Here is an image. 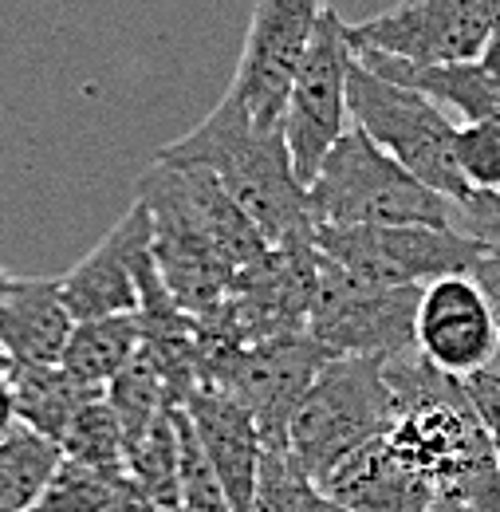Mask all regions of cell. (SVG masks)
<instances>
[{
	"mask_svg": "<svg viewBox=\"0 0 500 512\" xmlns=\"http://www.w3.org/2000/svg\"><path fill=\"white\" fill-rule=\"evenodd\" d=\"M398 418L386 442L430 477L441 501L500 512V461L465 379L426 363L418 351L386 359Z\"/></svg>",
	"mask_w": 500,
	"mask_h": 512,
	"instance_id": "cell-1",
	"label": "cell"
},
{
	"mask_svg": "<svg viewBox=\"0 0 500 512\" xmlns=\"http://www.w3.org/2000/svg\"><path fill=\"white\" fill-rule=\"evenodd\" d=\"M158 162L209 170L268 245L312 241L308 193L292 170L284 134L280 127H256L233 91H225V99L201 119V127L162 146Z\"/></svg>",
	"mask_w": 500,
	"mask_h": 512,
	"instance_id": "cell-2",
	"label": "cell"
},
{
	"mask_svg": "<svg viewBox=\"0 0 500 512\" xmlns=\"http://www.w3.org/2000/svg\"><path fill=\"white\" fill-rule=\"evenodd\" d=\"M308 193V217L315 225L351 229V225H453L457 209L402 162H394L378 142L351 127L323 154Z\"/></svg>",
	"mask_w": 500,
	"mask_h": 512,
	"instance_id": "cell-3",
	"label": "cell"
},
{
	"mask_svg": "<svg viewBox=\"0 0 500 512\" xmlns=\"http://www.w3.org/2000/svg\"><path fill=\"white\" fill-rule=\"evenodd\" d=\"M394 418L398 398L386 359H327L292 414L288 449L319 485L343 457L382 438Z\"/></svg>",
	"mask_w": 500,
	"mask_h": 512,
	"instance_id": "cell-4",
	"label": "cell"
},
{
	"mask_svg": "<svg viewBox=\"0 0 500 512\" xmlns=\"http://www.w3.org/2000/svg\"><path fill=\"white\" fill-rule=\"evenodd\" d=\"M331 355L308 331H284L256 343H197L201 386L237 398L252 414L264 446H288L292 414Z\"/></svg>",
	"mask_w": 500,
	"mask_h": 512,
	"instance_id": "cell-5",
	"label": "cell"
},
{
	"mask_svg": "<svg viewBox=\"0 0 500 512\" xmlns=\"http://www.w3.org/2000/svg\"><path fill=\"white\" fill-rule=\"evenodd\" d=\"M347 115L371 142H378L394 162H402L414 178H422L445 201L461 205L469 186L453 162V134L457 127L445 119L434 99L390 83L351 56L347 67Z\"/></svg>",
	"mask_w": 500,
	"mask_h": 512,
	"instance_id": "cell-6",
	"label": "cell"
},
{
	"mask_svg": "<svg viewBox=\"0 0 500 512\" xmlns=\"http://www.w3.org/2000/svg\"><path fill=\"white\" fill-rule=\"evenodd\" d=\"M138 201L150 209L154 264L174 304L193 320L221 308V300L233 288L237 264L225 256V249L213 241L209 225L201 221V213L193 209L186 178L174 166L154 158V166L138 182Z\"/></svg>",
	"mask_w": 500,
	"mask_h": 512,
	"instance_id": "cell-7",
	"label": "cell"
},
{
	"mask_svg": "<svg viewBox=\"0 0 500 512\" xmlns=\"http://www.w3.org/2000/svg\"><path fill=\"white\" fill-rule=\"evenodd\" d=\"M418 300L422 284L375 288L319 253L304 331L331 359H398L414 351Z\"/></svg>",
	"mask_w": 500,
	"mask_h": 512,
	"instance_id": "cell-8",
	"label": "cell"
},
{
	"mask_svg": "<svg viewBox=\"0 0 500 512\" xmlns=\"http://www.w3.org/2000/svg\"><path fill=\"white\" fill-rule=\"evenodd\" d=\"M315 249L347 276L375 288L430 284L449 272H469L485 249L453 225H315Z\"/></svg>",
	"mask_w": 500,
	"mask_h": 512,
	"instance_id": "cell-9",
	"label": "cell"
},
{
	"mask_svg": "<svg viewBox=\"0 0 500 512\" xmlns=\"http://www.w3.org/2000/svg\"><path fill=\"white\" fill-rule=\"evenodd\" d=\"M347 67H351V48H347V24L339 20L335 8H323L319 24L312 32V44L292 75L284 115H280V134L292 154L296 178L308 186L319 170L323 154L339 142V134L351 127L347 115Z\"/></svg>",
	"mask_w": 500,
	"mask_h": 512,
	"instance_id": "cell-10",
	"label": "cell"
},
{
	"mask_svg": "<svg viewBox=\"0 0 500 512\" xmlns=\"http://www.w3.org/2000/svg\"><path fill=\"white\" fill-rule=\"evenodd\" d=\"M493 36V0H398L347 24L351 52H382L410 64L481 60Z\"/></svg>",
	"mask_w": 500,
	"mask_h": 512,
	"instance_id": "cell-11",
	"label": "cell"
},
{
	"mask_svg": "<svg viewBox=\"0 0 500 512\" xmlns=\"http://www.w3.org/2000/svg\"><path fill=\"white\" fill-rule=\"evenodd\" d=\"M323 8L327 0H256L245 52L229 83L256 127H280L292 75L312 44Z\"/></svg>",
	"mask_w": 500,
	"mask_h": 512,
	"instance_id": "cell-12",
	"label": "cell"
},
{
	"mask_svg": "<svg viewBox=\"0 0 500 512\" xmlns=\"http://www.w3.org/2000/svg\"><path fill=\"white\" fill-rule=\"evenodd\" d=\"M500 347L497 316L489 296L469 272H449L422 284L414 316V351L453 379L489 371Z\"/></svg>",
	"mask_w": 500,
	"mask_h": 512,
	"instance_id": "cell-13",
	"label": "cell"
},
{
	"mask_svg": "<svg viewBox=\"0 0 500 512\" xmlns=\"http://www.w3.org/2000/svg\"><path fill=\"white\" fill-rule=\"evenodd\" d=\"M154 253V225L150 209L134 201L123 221L83 256L71 272L60 276V296L71 320H99L138 312V268Z\"/></svg>",
	"mask_w": 500,
	"mask_h": 512,
	"instance_id": "cell-14",
	"label": "cell"
},
{
	"mask_svg": "<svg viewBox=\"0 0 500 512\" xmlns=\"http://www.w3.org/2000/svg\"><path fill=\"white\" fill-rule=\"evenodd\" d=\"M315 489L347 512H430L438 501L430 477L390 446L386 434L343 457Z\"/></svg>",
	"mask_w": 500,
	"mask_h": 512,
	"instance_id": "cell-15",
	"label": "cell"
},
{
	"mask_svg": "<svg viewBox=\"0 0 500 512\" xmlns=\"http://www.w3.org/2000/svg\"><path fill=\"white\" fill-rule=\"evenodd\" d=\"M182 410H186L189 426H193L197 442H201L225 497H229V509L249 512L260 453H264V438H260L252 414L237 398H229L213 386H197L182 402Z\"/></svg>",
	"mask_w": 500,
	"mask_h": 512,
	"instance_id": "cell-16",
	"label": "cell"
},
{
	"mask_svg": "<svg viewBox=\"0 0 500 512\" xmlns=\"http://www.w3.org/2000/svg\"><path fill=\"white\" fill-rule=\"evenodd\" d=\"M71 312L60 296V276H16L0 308V347L8 367H52L63 359Z\"/></svg>",
	"mask_w": 500,
	"mask_h": 512,
	"instance_id": "cell-17",
	"label": "cell"
},
{
	"mask_svg": "<svg viewBox=\"0 0 500 512\" xmlns=\"http://www.w3.org/2000/svg\"><path fill=\"white\" fill-rule=\"evenodd\" d=\"M351 56L382 79L422 91L438 107H453L465 123H500V71H493L485 60L410 64V60L382 56V52H351Z\"/></svg>",
	"mask_w": 500,
	"mask_h": 512,
	"instance_id": "cell-18",
	"label": "cell"
},
{
	"mask_svg": "<svg viewBox=\"0 0 500 512\" xmlns=\"http://www.w3.org/2000/svg\"><path fill=\"white\" fill-rule=\"evenodd\" d=\"M138 347H142V320H138V312L79 320L71 327V335H67L60 367L67 375H75L79 383L107 390V383L138 355Z\"/></svg>",
	"mask_w": 500,
	"mask_h": 512,
	"instance_id": "cell-19",
	"label": "cell"
},
{
	"mask_svg": "<svg viewBox=\"0 0 500 512\" xmlns=\"http://www.w3.org/2000/svg\"><path fill=\"white\" fill-rule=\"evenodd\" d=\"M12 398H16V422L32 426L36 434L60 442L67 422L75 418V410L83 402H91L95 394H103L99 386L79 383L75 375H67L60 363L52 367H12Z\"/></svg>",
	"mask_w": 500,
	"mask_h": 512,
	"instance_id": "cell-20",
	"label": "cell"
},
{
	"mask_svg": "<svg viewBox=\"0 0 500 512\" xmlns=\"http://www.w3.org/2000/svg\"><path fill=\"white\" fill-rule=\"evenodd\" d=\"M63 465L60 442L16 422L0 438V512H24Z\"/></svg>",
	"mask_w": 500,
	"mask_h": 512,
	"instance_id": "cell-21",
	"label": "cell"
},
{
	"mask_svg": "<svg viewBox=\"0 0 500 512\" xmlns=\"http://www.w3.org/2000/svg\"><path fill=\"white\" fill-rule=\"evenodd\" d=\"M107 402H111V410H115V418L123 426L126 449L134 446L174 406L170 390H166V379H162L158 363L146 355V347H138V355L107 383Z\"/></svg>",
	"mask_w": 500,
	"mask_h": 512,
	"instance_id": "cell-22",
	"label": "cell"
},
{
	"mask_svg": "<svg viewBox=\"0 0 500 512\" xmlns=\"http://www.w3.org/2000/svg\"><path fill=\"white\" fill-rule=\"evenodd\" d=\"M126 473H130V481L150 497L154 509H182L174 406H170L134 446L126 449Z\"/></svg>",
	"mask_w": 500,
	"mask_h": 512,
	"instance_id": "cell-23",
	"label": "cell"
},
{
	"mask_svg": "<svg viewBox=\"0 0 500 512\" xmlns=\"http://www.w3.org/2000/svg\"><path fill=\"white\" fill-rule=\"evenodd\" d=\"M60 449L67 461H79V465H91V469L126 473L123 426H119V418H115V410L107 402V390L75 410V418L63 430Z\"/></svg>",
	"mask_w": 500,
	"mask_h": 512,
	"instance_id": "cell-24",
	"label": "cell"
},
{
	"mask_svg": "<svg viewBox=\"0 0 500 512\" xmlns=\"http://www.w3.org/2000/svg\"><path fill=\"white\" fill-rule=\"evenodd\" d=\"M126 477L130 473L91 469V465H79V461L63 457V465L48 481V489L36 497V505H28L24 512H99L123 489Z\"/></svg>",
	"mask_w": 500,
	"mask_h": 512,
	"instance_id": "cell-25",
	"label": "cell"
},
{
	"mask_svg": "<svg viewBox=\"0 0 500 512\" xmlns=\"http://www.w3.org/2000/svg\"><path fill=\"white\" fill-rule=\"evenodd\" d=\"M315 481L288 446H264L249 512H308Z\"/></svg>",
	"mask_w": 500,
	"mask_h": 512,
	"instance_id": "cell-26",
	"label": "cell"
},
{
	"mask_svg": "<svg viewBox=\"0 0 500 512\" xmlns=\"http://www.w3.org/2000/svg\"><path fill=\"white\" fill-rule=\"evenodd\" d=\"M174 426H178V489H182V512H233L229 497L189 426L186 410L174 406Z\"/></svg>",
	"mask_w": 500,
	"mask_h": 512,
	"instance_id": "cell-27",
	"label": "cell"
},
{
	"mask_svg": "<svg viewBox=\"0 0 500 512\" xmlns=\"http://www.w3.org/2000/svg\"><path fill=\"white\" fill-rule=\"evenodd\" d=\"M453 162L469 190H500V123H461Z\"/></svg>",
	"mask_w": 500,
	"mask_h": 512,
	"instance_id": "cell-28",
	"label": "cell"
},
{
	"mask_svg": "<svg viewBox=\"0 0 500 512\" xmlns=\"http://www.w3.org/2000/svg\"><path fill=\"white\" fill-rule=\"evenodd\" d=\"M457 209V229L473 237L485 256H500V190H469Z\"/></svg>",
	"mask_w": 500,
	"mask_h": 512,
	"instance_id": "cell-29",
	"label": "cell"
},
{
	"mask_svg": "<svg viewBox=\"0 0 500 512\" xmlns=\"http://www.w3.org/2000/svg\"><path fill=\"white\" fill-rule=\"evenodd\" d=\"M465 383H469L473 406H477V414H481V422H485V430H489V442H493V453H497V461H500V383H497V375H493V371H477V375H469Z\"/></svg>",
	"mask_w": 500,
	"mask_h": 512,
	"instance_id": "cell-30",
	"label": "cell"
},
{
	"mask_svg": "<svg viewBox=\"0 0 500 512\" xmlns=\"http://www.w3.org/2000/svg\"><path fill=\"white\" fill-rule=\"evenodd\" d=\"M469 276L481 284V292L489 296V308H493V316H497V327H500V256H481L473 268H469Z\"/></svg>",
	"mask_w": 500,
	"mask_h": 512,
	"instance_id": "cell-31",
	"label": "cell"
},
{
	"mask_svg": "<svg viewBox=\"0 0 500 512\" xmlns=\"http://www.w3.org/2000/svg\"><path fill=\"white\" fill-rule=\"evenodd\" d=\"M99 512H158V509H154V505H150V497H146V493L126 477L123 489H119V493H115V497H111Z\"/></svg>",
	"mask_w": 500,
	"mask_h": 512,
	"instance_id": "cell-32",
	"label": "cell"
},
{
	"mask_svg": "<svg viewBox=\"0 0 500 512\" xmlns=\"http://www.w3.org/2000/svg\"><path fill=\"white\" fill-rule=\"evenodd\" d=\"M16 426V398H12V379L8 371H0V438Z\"/></svg>",
	"mask_w": 500,
	"mask_h": 512,
	"instance_id": "cell-33",
	"label": "cell"
},
{
	"mask_svg": "<svg viewBox=\"0 0 500 512\" xmlns=\"http://www.w3.org/2000/svg\"><path fill=\"white\" fill-rule=\"evenodd\" d=\"M481 60L493 71H500V0H493V36H489V48H485Z\"/></svg>",
	"mask_w": 500,
	"mask_h": 512,
	"instance_id": "cell-34",
	"label": "cell"
},
{
	"mask_svg": "<svg viewBox=\"0 0 500 512\" xmlns=\"http://www.w3.org/2000/svg\"><path fill=\"white\" fill-rule=\"evenodd\" d=\"M308 512H347V509H343V505H335L331 497H323V493L315 489V493H312V505H308Z\"/></svg>",
	"mask_w": 500,
	"mask_h": 512,
	"instance_id": "cell-35",
	"label": "cell"
},
{
	"mask_svg": "<svg viewBox=\"0 0 500 512\" xmlns=\"http://www.w3.org/2000/svg\"><path fill=\"white\" fill-rule=\"evenodd\" d=\"M430 512H473V509H469V505H457V501H441V497H438Z\"/></svg>",
	"mask_w": 500,
	"mask_h": 512,
	"instance_id": "cell-36",
	"label": "cell"
},
{
	"mask_svg": "<svg viewBox=\"0 0 500 512\" xmlns=\"http://www.w3.org/2000/svg\"><path fill=\"white\" fill-rule=\"evenodd\" d=\"M12 280H16V276L0 268V308H4V300H8V288H12Z\"/></svg>",
	"mask_w": 500,
	"mask_h": 512,
	"instance_id": "cell-37",
	"label": "cell"
},
{
	"mask_svg": "<svg viewBox=\"0 0 500 512\" xmlns=\"http://www.w3.org/2000/svg\"><path fill=\"white\" fill-rule=\"evenodd\" d=\"M0 371H12V367H8V355H4V347H0Z\"/></svg>",
	"mask_w": 500,
	"mask_h": 512,
	"instance_id": "cell-38",
	"label": "cell"
},
{
	"mask_svg": "<svg viewBox=\"0 0 500 512\" xmlns=\"http://www.w3.org/2000/svg\"><path fill=\"white\" fill-rule=\"evenodd\" d=\"M158 512H182V509H158Z\"/></svg>",
	"mask_w": 500,
	"mask_h": 512,
	"instance_id": "cell-39",
	"label": "cell"
},
{
	"mask_svg": "<svg viewBox=\"0 0 500 512\" xmlns=\"http://www.w3.org/2000/svg\"><path fill=\"white\" fill-rule=\"evenodd\" d=\"M497 383H500V375H497Z\"/></svg>",
	"mask_w": 500,
	"mask_h": 512,
	"instance_id": "cell-40",
	"label": "cell"
}]
</instances>
